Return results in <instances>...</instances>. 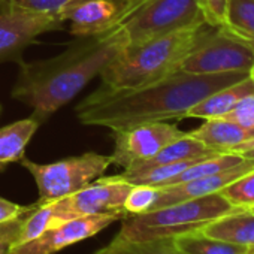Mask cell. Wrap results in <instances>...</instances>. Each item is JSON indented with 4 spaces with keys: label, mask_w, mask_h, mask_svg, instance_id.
<instances>
[{
    "label": "cell",
    "mask_w": 254,
    "mask_h": 254,
    "mask_svg": "<svg viewBox=\"0 0 254 254\" xmlns=\"http://www.w3.org/2000/svg\"><path fill=\"white\" fill-rule=\"evenodd\" d=\"M254 171V159H244L241 163L224 169L218 174L202 177L197 180H191L183 184L177 186H168V187H160L157 199L154 205L151 206L150 211L169 206L178 202L190 200V199H197L202 196H208L212 193L221 191L226 186H229L232 181L238 180L239 177Z\"/></svg>",
    "instance_id": "4fadbf2b"
},
{
    "label": "cell",
    "mask_w": 254,
    "mask_h": 254,
    "mask_svg": "<svg viewBox=\"0 0 254 254\" xmlns=\"http://www.w3.org/2000/svg\"><path fill=\"white\" fill-rule=\"evenodd\" d=\"M159 194L157 187L151 186H132L129 194L124 200V212L126 217L139 215L148 212L154 205Z\"/></svg>",
    "instance_id": "cb8c5ba5"
},
{
    "label": "cell",
    "mask_w": 254,
    "mask_h": 254,
    "mask_svg": "<svg viewBox=\"0 0 254 254\" xmlns=\"http://www.w3.org/2000/svg\"><path fill=\"white\" fill-rule=\"evenodd\" d=\"M251 148H254V132L251 133V136L247 139V141H244L242 144H239L232 153H238V154H241V153H244V151H248V150H251Z\"/></svg>",
    "instance_id": "f546056e"
},
{
    "label": "cell",
    "mask_w": 254,
    "mask_h": 254,
    "mask_svg": "<svg viewBox=\"0 0 254 254\" xmlns=\"http://www.w3.org/2000/svg\"><path fill=\"white\" fill-rule=\"evenodd\" d=\"M118 220L121 218L112 214L84 215L64 220L51 226L32 241L11 247L9 254H54L69 245L93 238Z\"/></svg>",
    "instance_id": "7c38bea8"
},
{
    "label": "cell",
    "mask_w": 254,
    "mask_h": 254,
    "mask_svg": "<svg viewBox=\"0 0 254 254\" xmlns=\"http://www.w3.org/2000/svg\"><path fill=\"white\" fill-rule=\"evenodd\" d=\"M244 254H254V248H248Z\"/></svg>",
    "instance_id": "836d02e7"
},
{
    "label": "cell",
    "mask_w": 254,
    "mask_h": 254,
    "mask_svg": "<svg viewBox=\"0 0 254 254\" xmlns=\"http://www.w3.org/2000/svg\"><path fill=\"white\" fill-rule=\"evenodd\" d=\"M39 124L41 123L35 117H30L0 127V172L24 157L27 144L38 130Z\"/></svg>",
    "instance_id": "e0dca14e"
},
{
    "label": "cell",
    "mask_w": 254,
    "mask_h": 254,
    "mask_svg": "<svg viewBox=\"0 0 254 254\" xmlns=\"http://www.w3.org/2000/svg\"><path fill=\"white\" fill-rule=\"evenodd\" d=\"M199 2H200L206 24L212 27L224 26L229 0H199Z\"/></svg>",
    "instance_id": "4316f807"
},
{
    "label": "cell",
    "mask_w": 254,
    "mask_h": 254,
    "mask_svg": "<svg viewBox=\"0 0 254 254\" xmlns=\"http://www.w3.org/2000/svg\"><path fill=\"white\" fill-rule=\"evenodd\" d=\"M20 163L30 172L38 186L39 199L36 203L44 205L73 194L100 178L109 165H112V160L111 156L84 153L47 165L35 163L26 157Z\"/></svg>",
    "instance_id": "5b68a950"
},
{
    "label": "cell",
    "mask_w": 254,
    "mask_h": 254,
    "mask_svg": "<svg viewBox=\"0 0 254 254\" xmlns=\"http://www.w3.org/2000/svg\"><path fill=\"white\" fill-rule=\"evenodd\" d=\"M212 29L203 24L151 39L138 47H127L102 70V84L133 88L157 82L178 70L184 59Z\"/></svg>",
    "instance_id": "3957f363"
},
{
    "label": "cell",
    "mask_w": 254,
    "mask_h": 254,
    "mask_svg": "<svg viewBox=\"0 0 254 254\" xmlns=\"http://www.w3.org/2000/svg\"><path fill=\"white\" fill-rule=\"evenodd\" d=\"M0 114H2V105H0Z\"/></svg>",
    "instance_id": "d590c367"
},
{
    "label": "cell",
    "mask_w": 254,
    "mask_h": 254,
    "mask_svg": "<svg viewBox=\"0 0 254 254\" xmlns=\"http://www.w3.org/2000/svg\"><path fill=\"white\" fill-rule=\"evenodd\" d=\"M63 29V21L23 9L8 0L0 2V63L18 60L23 50L47 32Z\"/></svg>",
    "instance_id": "30bf717a"
},
{
    "label": "cell",
    "mask_w": 254,
    "mask_h": 254,
    "mask_svg": "<svg viewBox=\"0 0 254 254\" xmlns=\"http://www.w3.org/2000/svg\"><path fill=\"white\" fill-rule=\"evenodd\" d=\"M218 153L211 151L206 148L200 141L193 138L190 133L183 135L181 138L175 139L174 142L168 144L165 148H162L156 156L151 159L130 168H150V166H157V165H168V163H177V162H184V160H191V159H202V157H211Z\"/></svg>",
    "instance_id": "ac0fdd59"
},
{
    "label": "cell",
    "mask_w": 254,
    "mask_h": 254,
    "mask_svg": "<svg viewBox=\"0 0 254 254\" xmlns=\"http://www.w3.org/2000/svg\"><path fill=\"white\" fill-rule=\"evenodd\" d=\"M9 248H11L9 244H2L0 245V254H9Z\"/></svg>",
    "instance_id": "1f68e13d"
},
{
    "label": "cell",
    "mask_w": 254,
    "mask_h": 254,
    "mask_svg": "<svg viewBox=\"0 0 254 254\" xmlns=\"http://www.w3.org/2000/svg\"><path fill=\"white\" fill-rule=\"evenodd\" d=\"M8 2L36 12V14H42V15H50V17H56L60 20V14L72 3L75 0H8Z\"/></svg>",
    "instance_id": "d4e9b609"
},
{
    "label": "cell",
    "mask_w": 254,
    "mask_h": 254,
    "mask_svg": "<svg viewBox=\"0 0 254 254\" xmlns=\"http://www.w3.org/2000/svg\"><path fill=\"white\" fill-rule=\"evenodd\" d=\"M186 135L178 126L168 121H154L139 124L130 129L112 132L114 153L111 154L112 165L130 169L153 156L175 139Z\"/></svg>",
    "instance_id": "9c48e42d"
},
{
    "label": "cell",
    "mask_w": 254,
    "mask_h": 254,
    "mask_svg": "<svg viewBox=\"0 0 254 254\" xmlns=\"http://www.w3.org/2000/svg\"><path fill=\"white\" fill-rule=\"evenodd\" d=\"M250 78H251V81L254 82V64H253V67H251V70H250Z\"/></svg>",
    "instance_id": "d6a6232c"
},
{
    "label": "cell",
    "mask_w": 254,
    "mask_h": 254,
    "mask_svg": "<svg viewBox=\"0 0 254 254\" xmlns=\"http://www.w3.org/2000/svg\"><path fill=\"white\" fill-rule=\"evenodd\" d=\"M174 244L183 254H244L248 250L206 236L199 230L175 236Z\"/></svg>",
    "instance_id": "ffe728a7"
},
{
    "label": "cell",
    "mask_w": 254,
    "mask_h": 254,
    "mask_svg": "<svg viewBox=\"0 0 254 254\" xmlns=\"http://www.w3.org/2000/svg\"><path fill=\"white\" fill-rule=\"evenodd\" d=\"M32 209H33V205L23 206V205L14 203V202L0 196V223H5V221L14 220L18 217H23L27 212H30Z\"/></svg>",
    "instance_id": "83f0119b"
},
{
    "label": "cell",
    "mask_w": 254,
    "mask_h": 254,
    "mask_svg": "<svg viewBox=\"0 0 254 254\" xmlns=\"http://www.w3.org/2000/svg\"><path fill=\"white\" fill-rule=\"evenodd\" d=\"M0 2H2V0H0Z\"/></svg>",
    "instance_id": "8d00e7d4"
},
{
    "label": "cell",
    "mask_w": 254,
    "mask_h": 254,
    "mask_svg": "<svg viewBox=\"0 0 254 254\" xmlns=\"http://www.w3.org/2000/svg\"><path fill=\"white\" fill-rule=\"evenodd\" d=\"M199 232L238 247L254 248V212L247 208H236L209 221Z\"/></svg>",
    "instance_id": "5bb4252c"
},
{
    "label": "cell",
    "mask_w": 254,
    "mask_h": 254,
    "mask_svg": "<svg viewBox=\"0 0 254 254\" xmlns=\"http://www.w3.org/2000/svg\"><path fill=\"white\" fill-rule=\"evenodd\" d=\"M144 0H75L62 14L60 20L70 21L73 36L99 35L124 23Z\"/></svg>",
    "instance_id": "8fae6325"
},
{
    "label": "cell",
    "mask_w": 254,
    "mask_h": 254,
    "mask_svg": "<svg viewBox=\"0 0 254 254\" xmlns=\"http://www.w3.org/2000/svg\"><path fill=\"white\" fill-rule=\"evenodd\" d=\"M233 208L220 193L178 202L139 215L126 217L120 236L129 241L175 238L200 230L209 221L232 212Z\"/></svg>",
    "instance_id": "277c9868"
},
{
    "label": "cell",
    "mask_w": 254,
    "mask_h": 254,
    "mask_svg": "<svg viewBox=\"0 0 254 254\" xmlns=\"http://www.w3.org/2000/svg\"><path fill=\"white\" fill-rule=\"evenodd\" d=\"M233 208H253L254 206V171L239 177L218 191Z\"/></svg>",
    "instance_id": "603a6c76"
},
{
    "label": "cell",
    "mask_w": 254,
    "mask_h": 254,
    "mask_svg": "<svg viewBox=\"0 0 254 254\" xmlns=\"http://www.w3.org/2000/svg\"><path fill=\"white\" fill-rule=\"evenodd\" d=\"M129 45L124 23L90 36H78L66 51L48 60L20 63L12 97L33 108L39 123L70 102Z\"/></svg>",
    "instance_id": "7a4b0ae2"
},
{
    "label": "cell",
    "mask_w": 254,
    "mask_h": 254,
    "mask_svg": "<svg viewBox=\"0 0 254 254\" xmlns=\"http://www.w3.org/2000/svg\"><path fill=\"white\" fill-rule=\"evenodd\" d=\"M254 94V82L250 76L245 79L227 85L221 90L214 91L202 102L194 105L189 112L187 118H220L227 115L242 99Z\"/></svg>",
    "instance_id": "2e32d148"
},
{
    "label": "cell",
    "mask_w": 254,
    "mask_h": 254,
    "mask_svg": "<svg viewBox=\"0 0 254 254\" xmlns=\"http://www.w3.org/2000/svg\"><path fill=\"white\" fill-rule=\"evenodd\" d=\"M132 189L118 175L100 177L79 191L50 202L57 223L84 215L112 214L126 218L124 200Z\"/></svg>",
    "instance_id": "ba28073f"
},
{
    "label": "cell",
    "mask_w": 254,
    "mask_h": 254,
    "mask_svg": "<svg viewBox=\"0 0 254 254\" xmlns=\"http://www.w3.org/2000/svg\"><path fill=\"white\" fill-rule=\"evenodd\" d=\"M224 26L254 42V0H229Z\"/></svg>",
    "instance_id": "7402d4cb"
},
{
    "label": "cell",
    "mask_w": 254,
    "mask_h": 254,
    "mask_svg": "<svg viewBox=\"0 0 254 254\" xmlns=\"http://www.w3.org/2000/svg\"><path fill=\"white\" fill-rule=\"evenodd\" d=\"M206 24L199 0H144L124 21L127 47H138L151 39Z\"/></svg>",
    "instance_id": "8992f818"
},
{
    "label": "cell",
    "mask_w": 254,
    "mask_h": 254,
    "mask_svg": "<svg viewBox=\"0 0 254 254\" xmlns=\"http://www.w3.org/2000/svg\"><path fill=\"white\" fill-rule=\"evenodd\" d=\"M250 76L247 72L190 73L175 70L163 79L133 88L102 84L76 105V117L85 126L112 132L154 123L187 118V112L205 97Z\"/></svg>",
    "instance_id": "6da1fadb"
},
{
    "label": "cell",
    "mask_w": 254,
    "mask_h": 254,
    "mask_svg": "<svg viewBox=\"0 0 254 254\" xmlns=\"http://www.w3.org/2000/svg\"><path fill=\"white\" fill-rule=\"evenodd\" d=\"M206 159V157H202ZM202 159H191L177 163H168V165H157L150 168H135V169H126L118 177L129 183L132 186H151V187H162L169 180L181 174L184 169H187L190 165L202 160Z\"/></svg>",
    "instance_id": "d6986e66"
},
{
    "label": "cell",
    "mask_w": 254,
    "mask_h": 254,
    "mask_svg": "<svg viewBox=\"0 0 254 254\" xmlns=\"http://www.w3.org/2000/svg\"><path fill=\"white\" fill-rule=\"evenodd\" d=\"M23 218H24V215L9 220V221H5V223H0V245L9 244L12 247L17 242V238L20 235V229L23 224Z\"/></svg>",
    "instance_id": "f1b7e54d"
},
{
    "label": "cell",
    "mask_w": 254,
    "mask_h": 254,
    "mask_svg": "<svg viewBox=\"0 0 254 254\" xmlns=\"http://www.w3.org/2000/svg\"><path fill=\"white\" fill-rule=\"evenodd\" d=\"M250 211H253V212H254V206H253V208H250Z\"/></svg>",
    "instance_id": "e575fe53"
},
{
    "label": "cell",
    "mask_w": 254,
    "mask_h": 254,
    "mask_svg": "<svg viewBox=\"0 0 254 254\" xmlns=\"http://www.w3.org/2000/svg\"><path fill=\"white\" fill-rule=\"evenodd\" d=\"M241 156H242L244 159H254V148H251V150H248V151L241 153Z\"/></svg>",
    "instance_id": "4dcf8cb0"
},
{
    "label": "cell",
    "mask_w": 254,
    "mask_h": 254,
    "mask_svg": "<svg viewBox=\"0 0 254 254\" xmlns=\"http://www.w3.org/2000/svg\"><path fill=\"white\" fill-rule=\"evenodd\" d=\"M193 138L200 141L206 148L214 153H232L239 144L247 141L251 135L236 123L220 117L208 118L196 130L190 132Z\"/></svg>",
    "instance_id": "9a60e30c"
},
{
    "label": "cell",
    "mask_w": 254,
    "mask_h": 254,
    "mask_svg": "<svg viewBox=\"0 0 254 254\" xmlns=\"http://www.w3.org/2000/svg\"><path fill=\"white\" fill-rule=\"evenodd\" d=\"M254 64V42L238 36L226 26L214 27L184 59L180 70L190 73H250Z\"/></svg>",
    "instance_id": "52a82bcc"
},
{
    "label": "cell",
    "mask_w": 254,
    "mask_h": 254,
    "mask_svg": "<svg viewBox=\"0 0 254 254\" xmlns=\"http://www.w3.org/2000/svg\"><path fill=\"white\" fill-rule=\"evenodd\" d=\"M224 118L236 123L251 135L254 132V94L242 99L227 115H224Z\"/></svg>",
    "instance_id": "484cf974"
},
{
    "label": "cell",
    "mask_w": 254,
    "mask_h": 254,
    "mask_svg": "<svg viewBox=\"0 0 254 254\" xmlns=\"http://www.w3.org/2000/svg\"><path fill=\"white\" fill-rule=\"evenodd\" d=\"M94 254H183L174 244V238L151 241H129L117 235L111 244Z\"/></svg>",
    "instance_id": "44dd1931"
}]
</instances>
